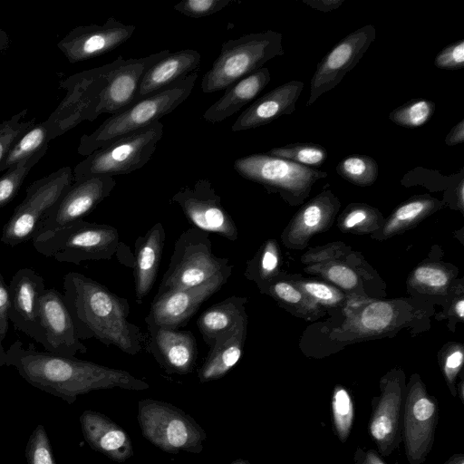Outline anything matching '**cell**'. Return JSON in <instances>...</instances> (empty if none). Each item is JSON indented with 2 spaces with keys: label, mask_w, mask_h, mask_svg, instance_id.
Returning a JSON list of instances; mask_svg holds the SVG:
<instances>
[{
  "label": "cell",
  "mask_w": 464,
  "mask_h": 464,
  "mask_svg": "<svg viewBox=\"0 0 464 464\" xmlns=\"http://www.w3.org/2000/svg\"><path fill=\"white\" fill-rule=\"evenodd\" d=\"M14 367L29 384L72 404L79 395L120 388L143 391L150 385L130 372L75 357L26 348L17 340L6 351V364Z\"/></svg>",
  "instance_id": "1"
},
{
  "label": "cell",
  "mask_w": 464,
  "mask_h": 464,
  "mask_svg": "<svg viewBox=\"0 0 464 464\" xmlns=\"http://www.w3.org/2000/svg\"><path fill=\"white\" fill-rule=\"evenodd\" d=\"M63 299L80 340L96 339L136 355L144 342L139 326L128 320V300L78 272L63 276Z\"/></svg>",
  "instance_id": "2"
},
{
  "label": "cell",
  "mask_w": 464,
  "mask_h": 464,
  "mask_svg": "<svg viewBox=\"0 0 464 464\" xmlns=\"http://www.w3.org/2000/svg\"><path fill=\"white\" fill-rule=\"evenodd\" d=\"M198 72L173 82L107 118L95 130L80 138L77 152L89 156L96 150L169 114L191 94Z\"/></svg>",
  "instance_id": "3"
},
{
  "label": "cell",
  "mask_w": 464,
  "mask_h": 464,
  "mask_svg": "<svg viewBox=\"0 0 464 464\" xmlns=\"http://www.w3.org/2000/svg\"><path fill=\"white\" fill-rule=\"evenodd\" d=\"M282 34L266 30L224 42L220 53L201 81L204 93L226 90L242 78L284 54Z\"/></svg>",
  "instance_id": "4"
},
{
  "label": "cell",
  "mask_w": 464,
  "mask_h": 464,
  "mask_svg": "<svg viewBox=\"0 0 464 464\" xmlns=\"http://www.w3.org/2000/svg\"><path fill=\"white\" fill-rule=\"evenodd\" d=\"M32 242L38 253L74 265L90 260H110L122 243L116 227L83 219L35 236Z\"/></svg>",
  "instance_id": "5"
},
{
  "label": "cell",
  "mask_w": 464,
  "mask_h": 464,
  "mask_svg": "<svg viewBox=\"0 0 464 464\" xmlns=\"http://www.w3.org/2000/svg\"><path fill=\"white\" fill-rule=\"evenodd\" d=\"M232 270L227 257L213 254L208 233L191 227L176 240L157 295L198 286L219 275L232 274Z\"/></svg>",
  "instance_id": "6"
},
{
  "label": "cell",
  "mask_w": 464,
  "mask_h": 464,
  "mask_svg": "<svg viewBox=\"0 0 464 464\" xmlns=\"http://www.w3.org/2000/svg\"><path fill=\"white\" fill-rule=\"evenodd\" d=\"M163 130V123L159 121L96 150L74 167L73 180L98 175H125L141 169L155 152Z\"/></svg>",
  "instance_id": "7"
},
{
  "label": "cell",
  "mask_w": 464,
  "mask_h": 464,
  "mask_svg": "<svg viewBox=\"0 0 464 464\" xmlns=\"http://www.w3.org/2000/svg\"><path fill=\"white\" fill-rule=\"evenodd\" d=\"M138 422L143 437L168 453H199L207 438L196 420L179 408L161 401L138 402Z\"/></svg>",
  "instance_id": "8"
},
{
  "label": "cell",
  "mask_w": 464,
  "mask_h": 464,
  "mask_svg": "<svg viewBox=\"0 0 464 464\" xmlns=\"http://www.w3.org/2000/svg\"><path fill=\"white\" fill-rule=\"evenodd\" d=\"M72 182V169L65 166L29 185L25 198L3 227L1 242L14 246L32 239Z\"/></svg>",
  "instance_id": "9"
},
{
  "label": "cell",
  "mask_w": 464,
  "mask_h": 464,
  "mask_svg": "<svg viewBox=\"0 0 464 464\" xmlns=\"http://www.w3.org/2000/svg\"><path fill=\"white\" fill-rule=\"evenodd\" d=\"M115 63L116 59L110 63L74 73L60 82V88L65 90L66 94L43 122L50 140L69 131L83 121H92L96 119L98 96Z\"/></svg>",
  "instance_id": "10"
},
{
  "label": "cell",
  "mask_w": 464,
  "mask_h": 464,
  "mask_svg": "<svg viewBox=\"0 0 464 464\" xmlns=\"http://www.w3.org/2000/svg\"><path fill=\"white\" fill-rule=\"evenodd\" d=\"M234 169L243 178L263 185L266 188L279 191L284 196L301 197L312 185L327 173L318 169L305 167L267 153H254L239 158Z\"/></svg>",
  "instance_id": "11"
},
{
  "label": "cell",
  "mask_w": 464,
  "mask_h": 464,
  "mask_svg": "<svg viewBox=\"0 0 464 464\" xmlns=\"http://www.w3.org/2000/svg\"><path fill=\"white\" fill-rule=\"evenodd\" d=\"M439 404L421 382L411 380L405 390L401 442L409 464H423L432 450Z\"/></svg>",
  "instance_id": "12"
},
{
  "label": "cell",
  "mask_w": 464,
  "mask_h": 464,
  "mask_svg": "<svg viewBox=\"0 0 464 464\" xmlns=\"http://www.w3.org/2000/svg\"><path fill=\"white\" fill-rule=\"evenodd\" d=\"M170 202L179 206L193 227L205 232L217 233L235 242L238 230L230 214L225 209L221 197L210 180L200 179L193 186L178 190Z\"/></svg>",
  "instance_id": "13"
},
{
  "label": "cell",
  "mask_w": 464,
  "mask_h": 464,
  "mask_svg": "<svg viewBox=\"0 0 464 464\" xmlns=\"http://www.w3.org/2000/svg\"><path fill=\"white\" fill-rule=\"evenodd\" d=\"M375 38V27L367 24L338 42L317 64L310 82L306 106L312 105L322 94L339 84L362 58Z\"/></svg>",
  "instance_id": "14"
},
{
  "label": "cell",
  "mask_w": 464,
  "mask_h": 464,
  "mask_svg": "<svg viewBox=\"0 0 464 464\" xmlns=\"http://www.w3.org/2000/svg\"><path fill=\"white\" fill-rule=\"evenodd\" d=\"M400 376L385 378L381 394L373 398L368 433L382 457H389L401 443L405 385Z\"/></svg>",
  "instance_id": "15"
},
{
  "label": "cell",
  "mask_w": 464,
  "mask_h": 464,
  "mask_svg": "<svg viewBox=\"0 0 464 464\" xmlns=\"http://www.w3.org/2000/svg\"><path fill=\"white\" fill-rule=\"evenodd\" d=\"M115 186L114 178L104 175L73 180L69 189L42 221L34 237L82 219L110 196Z\"/></svg>",
  "instance_id": "16"
},
{
  "label": "cell",
  "mask_w": 464,
  "mask_h": 464,
  "mask_svg": "<svg viewBox=\"0 0 464 464\" xmlns=\"http://www.w3.org/2000/svg\"><path fill=\"white\" fill-rule=\"evenodd\" d=\"M169 53L166 49L146 57L127 60L118 56L98 96L95 117L102 113L113 115L131 106L147 71Z\"/></svg>",
  "instance_id": "17"
},
{
  "label": "cell",
  "mask_w": 464,
  "mask_h": 464,
  "mask_svg": "<svg viewBox=\"0 0 464 464\" xmlns=\"http://www.w3.org/2000/svg\"><path fill=\"white\" fill-rule=\"evenodd\" d=\"M135 29L134 25L125 24L111 16L102 24L72 29L57 43V47L71 63H76L115 50L132 36Z\"/></svg>",
  "instance_id": "18"
},
{
  "label": "cell",
  "mask_w": 464,
  "mask_h": 464,
  "mask_svg": "<svg viewBox=\"0 0 464 464\" xmlns=\"http://www.w3.org/2000/svg\"><path fill=\"white\" fill-rule=\"evenodd\" d=\"M38 318L46 352L66 357L87 352L77 336L62 293L53 288L43 292L39 297Z\"/></svg>",
  "instance_id": "19"
},
{
  "label": "cell",
  "mask_w": 464,
  "mask_h": 464,
  "mask_svg": "<svg viewBox=\"0 0 464 464\" xmlns=\"http://www.w3.org/2000/svg\"><path fill=\"white\" fill-rule=\"evenodd\" d=\"M231 274H223L195 287L156 295L145 322L172 329L184 326L199 306L218 292Z\"/></svg>",
  "instance_id": "20"
},
{
  "label": "cell",
  "mask_w": 464,
  "mask_h": 464,
  "mask_svg": "<svg viewBox=\"0 0 464 464\" xmlns=\"http://www.w3.org/2000/svg\"><path fill=\"white\" fill-rule=\"evenodd\" d=\"M44 279L31 268H21L8 285L9 321L15 330L44 345V335L38 318L39 297L45 290Z\"/></svg>",
  "instance_id": "21"
},
{
  "label": "cell",
  "mask_w": 464,
  "mask_h": 464,
  "mask_svg": "<svg viewBox=\"0 0 464 464\" xmlns=\"http://www.w3.org/2000/svg\"><path fill=\"white\" fill-rule=\"evenodd\" d=\"M149 350L168 373L188 374L197 361V343L190 331L172 329L147 323Z\"/></svg>",
  "instance_id": "22"
},
{
  "label": "cell",
  "mask_w": 464,
  "mask_h": 464,
  "mask_svg": "<svg viewBox=\"0 0 464 464\" xmlns=\"http://www.w3.org/2000/svg\"><path fill=\"white\" fill-rule=\"evenodd\" d=\"M304 89V82L289 81L256 99L237 117L232 131H241L266 125L295 110V104Z\"/></svg>",
  "instance_id": "23"
},
{
  "label": "cell",
  "mask_w": 464,
  "mask_h": 464,
  "mask_svg": "<svg viewBox=\"0 0 464 464\" xmlns=\"http://www.w3.org/2000/svg\"><path fill=\"white\" fill-rule=\"evenodd\" d=\"M80 423L84 440L95 451L119 463L133 456L129 434L106 415L87 410L80 416Z\"/></svg>",
  "instance_id": "24"
},
{
  "label": "cell",
  "mask_w": 464,
  "mask_h": 464,
  "mask_svg": "<svg viewBox=\"0 0 464 464\" xmlns=\"http://www.w3.org/2000/svg\"><path fill=\"white\" fill-rule=\"evenodd\" d=\"M200 62V53L193 49L169 53L147 71L133 103L198 72Z\"/></svg>",
  "instance_id": "25"
},
{
  "label": "cell",
  "mask_w": 464,
  "mask_h": 464,
  "mask_svg": "<svg viewBox=\"0 0 464 464\" xmlns=\"http://www.w3.org/2000/svg\"><path fill=\"white\" fill-rule=\"evenodd\" d=\"M166 233L160 222L153 225L135 241L134 285L138 303L150 292L158 276Z\"/></svg>",
  "instance_id": "26"
},
{
  "label": "cell",
  "mask_w": 464,
  "mask_h": 464,
  "mask_svg": "<svg viewBox=\"0 0 464 464\" xmlns=\"http://www.w3.org/2000/svg\"><path fill=\"white\" fill-rule=\"evenodd\" d=\"M271 75L267 67H262L242 78L225 90L224 94L209 106L203 119L218 123L231 117L252 102L269 83Z\"/></svg>",
  "instance_id": "27"
},
{
  "label": "cell",
  "mask_w": 464,
  "mask_h": 464,
  "mask_svg": "<svg viewBox=\"0 0 464 464\" xmlns=\"http://www.w3.org/2000/svg\"><path fill=\"white\" fill-rule=\"evenodd\" d=\"M246 323L247 318L218 338L209 347L198 375L201 383L224 377L238 362L243 353Z\"/></svg>",
  "instance_id": "28"
},
{
  "label": "cell",
  "mask_w": 464,
  "mask_h": 464,
  "mask_svg": "<svg viewBox=\"0 0 464 464\" xmlns=\"http://www.w3.org/2000/svg\"><path fill=\"white\" fill-rule=\"evenodd\" d=\"M246 297L232 295L205 310L197 320L204 342L211 347L221 335L246 319Z\"/></svg>",
  "instance_id": "29"
},
{
  "label": "cell",
  "mask_w": 464,
  "mask_h": 464,
  "mask_svg": "<svg viewBox=\"0 0 464 464\" xmlns=\"http://www.w3.org/2000/svg\"><path fill=\"white\" fill-rule=\"evenodd\" d=\"M49 141L48 131L44 123H35L23 133L8 150L0 163V171L33 156L43 147L48 145Z\"/></svg>",
  "instance_id": "30"
},
{
  "label": "cell",
  "mask_w": 464,
  "mask_h": 464,
  "mask_svg": "<svg viewBox=\"0 0 464 464\" xmlns=\"http://www.w3.org/2000/svg\"><path fill=\"white\" fill-rule=\"evenodd\" d=\"M331 412L334 431L345 443L353 426L355 408L350 392L343 386H336L333 392Z\"/></svg>",
  "instance_id": "31"
},
{
  "label": "cell",
  "mask_w": 464,
  "mask_h": 464,
  "mask_svg": "<svg viewBox=\"0 0 464 464\" xmlns=\"http://www.w3.org/2000/svg\"><path fill=\"white\" fill-rule=\"evenodd\" d=\"M48 146L43 147L33 156L10 167L0 177V208L7 205L17 195L30 170L45 155Z\"/></svg>",
  "instance_id": "32"
},
{
  "label": "cell",
  "mask_w": 464,
  "mask_h": 464,
  "mask_svg": "<svg viewBox=\"0 0 464 464\" xmlns=\"http://www.w3.org/2000/svg\"><path fill=\"white\" fill-rule=\"evenodd\" d=\"M378 170L376 160L363 154L349 155L336 166V171L341 177L359 186L372 184L378 177Z\"/></svg>",
  "instance_id": "33"
},
{
  "label": "cell",
  "mask_w": 464,
  "mask_h": 464,
  "mask_svg": "<svg viewBox=\"0 0 464 464\" xmlns=\"http://www.w3.org/2000/svg\"><path fill=\"white\" fill-rule=\"evenodd\" d=\"M267 154L314 169L322 166L327 159V151L323 146L310 142L275 147Z\"/></svg>",
  "instance_id": "34"
},
{
  "label": "cell",
  "mask_w": 464,
  "mask_h": 464,
  "mask_svg": "<svg viewBox=\"0 0 464 464\" xmlns=\"http://www.w3.org/2000/svg\"><path fill=\"white\" fill-rule=\"evenodd\" d=\"M434 111L435 103L432 101L412 99L391 111L389 119L401 127L418 128L427 123Z\"/></svg>",
  "instance_id": "35"
},
{
  "label": "cell",
  "mask_w": 464,
  "mask_h": 464,
  "mask_svg": "<svg viewBox=\"0 0 464 464\" xmlns=\"http://www.w3.org/2000/svg\"><path fill=\"white\" fill-rule=\"evenodd\" d=\"M27 111V109H24L0 122V163L19 137L35 124V117L29 121H23Z\"/></svg>",
  "instance_id": "36"
},
{
  "label": "cell",
  "mask_w": 464,
  "mask_h": 464,
  "mask_svg": "<svg viewBox=\"0 0 464 464\" xmlns=\"http://www.w3.org/2000/svg\"><path fill=\"white\" fill-rule=\"evenodd\" d=\"M28 464H56L51 443L43 425H37L25 448Z\"/></svg>",
  "instance_id": "37"
},
{
  "label": "cell",
  "mask_w": 464,
  "mask_h": 464,
  "mask_svg": "<svg viewBox=\"0 0 464 464\" xmlns=\"http://www.w3.org/2000/svg\"><path fill=\"white\" fill-rule=\"evenodd\" d=\"M277 265L276 247L272 242H267L257 258L248 262L245 276L250 280H263L276 271Z\"/></svg>",
  "instance_id": "38"
},
{
  "label": "cell",
  "mask_w": 464,
  "mask_h": 464,
  "mask_svg": "<svg viewBox=\"0 0 464 464\" xmlns=\"http://www.w3.org/2000/svg\"><path fill=\"white\" fill-rule=\"evenodd\" d=\"M237 0H182L173 10L191 18H201L214 14Z\"/></svg>",
  "instance_id": "39"
},
{
  "label": "cell",
  "mask_w": 464,
  "mask_h": 464,
  "mask_svg": "<svg viewBox=\"0 0 464 464\" xmlns=\"http://www.w3.org/2000/svg\"><path fill=\"white\" fill-rule=\"evenodd\" d=\"M392 319V309L384 302L372 303L368 305L362 314V325L370 330H382L386 327Z\"/></svg>",
  "instance_id": "40"
},
{
  "label": "cell",
  "mask_w": 464,
  "mask_h": 464,
  "mask_svg": "<svg viewBox=\"0 0 464 464\" xmlns=\"http://www.w3.org/2000/svg\"><path fill=\"white\" fill-rule=\"evenodd\" d=\"M434 64L444 70H459L464 67V40L444 47L435 57Z\"/></svg>",
  "instance_id": "41"
},
{
  "label": "cell",
  "mask_w": 464,
  "mask_h": 464,
  "mask_svg": "<svg viewBox=\"0 0 464 464\" xmlns=\"http://www.w3.org/2000/svg\"><path fill=\"white\" fill-rule=\"evenodd\" d=\"M432 207V201L425 198H416L401 206L394 213L396 220L408 221L421 215L427 208Z\"/></svg>",
  "instance_id": "42"
},
{
  "label": "cell",
  "mask_w": 464,
  "mask_h": 464,
  "mask_svg": "<svg viewBox=\"0 0 464 464\" xmlns=\"http://www.w3.org/2000/svg\"><path fill=\"white\" fill-rule=\"evenodd\" d=\"M414 276L420 283L433 287L444 286L448 282V277L443 271L430 266L417 268Z\"/></svg>",
  "instance_id": "43"
},
{
  "label": "cell",
  "mask_w": 464,
  "mask_h": 464,
  "mask_svg": "<svg viewBox=\"0 0 464 464\" xmlns=\"http://www.w3.org/2000/svg\"><path fill=\"white\" fill-rule=\"evenodd\" d=\"M328 277L340 286L351 289L357 284L355 273L343 266L336 265L332 266L327 273Z\"/></svg>",
  "instance_id": "44"
},
{
  "label": "cell",
  "mask_w": 464,
  "mask_h": 464,
  "mask_svg": "<svg viewBox=\"0 0 464 464\" xmlns=\"http://www.w3.org/2000/svg\"><path fill=\"white\" fill-rule=\"evenodd\" d=\"M10 301L8 285L0 273V331L7 334L9 326V312Z\"/></svg>",
  "instance_id": "45"
},
{
  "label": "cell",
  "mask_w": 464,
  "mask_h": 464,
  "mask_svg": "<svg viewBox=\"0 0 464 464\" xmlns=\"http://www.w3.org/2000/svg\"><path fill=\"white\" fill-rule=\"evenodd\" d=\"M271 290L279 299L288 303H297L302 298L301 294L294 286L283 281L275 283Z\"/></svg>",
  "instance_id": "46"
},
{
  "label": "cell",
  "mask_w": 464,
  "mask_h": 464,
  "mask_svg": "<svg viewBox=\"0 0 464 464\" xmlns=\"http://www.w3.org/2000/svg\"><path fill=\"white\" fill-rule=\"evenodd\" d=\"M304 288L307 291V293H309L316 299L328 303L333 302V300L335 299V295L333 290L323 284L306 283L304 285Z\"/></svg>",
  "instance_id": "47"
},
{
  "label": "cell",
  "mask_w": 464,
  "mask_h": 464,
  "mask_svg": "<svg viewBox=\"0 0 464 464\" xmlns=\"http://www.w3.org/2000/svg\"><path fill=\"white\" fill-rule=\"evenodd\" d=\"M354 464H386L379 453L373 450H364L358 447L353 455Z\"/></svg>",
  "instance_id": "48"
},
{
  "label": "cell",
  "mask_w": 464,
  "mask_h": 464,
  "mask_svg": "<svg viewBox=\"0 0 464 464\" xmlns=\"http://www.w3.org/2000/svg\"><path fill=\"white\" fill-rule=\"evenodd\" d=\"M343 0H303V3L324 13H329L333 10L339 8Z\"/></svg>",
  "instance_id": "49"
},
{
  "label": "cell",
  "mask_w": 464,
  "mask_h": 464,
  "mask_svg": "<svg viewBox=\"0 0 464 464\" xmlns=\"http://www.w3.org/2000/svg\"><path fill=\"white\" fill-rule=\"evenodd\" d=\"M464 141V120L455 124L445 138L448 146H455Z\"/></svg>",
  "instance_id": "50"
},
{
  "label": "cell",
  "mask_w": 464,
  "mask_h": 464,
  "mask_svg": "<svg viewBox=\"0 0 464 464\" xmlns=\"http://www.w3.org/2000/svg\"><path fill=\"white\" fill-rule=\"evenodd\" d=\"M367 218V213L362 208H356L349 213L344 220V225L347 227H353L363 222Z\"/></svg>",
  "instance_id": "51"
},
{
  "label": "cell",
  "mask_w": 464,
  "mask_h": 464,
  "mask_svg": "<svg viewBox=\"0 0 464 464\" xmlns=\"http://www.w3.org/2000/svg\"><path fill=\"white\" fill-rule=\"evenodd\" d=\"M9 46V37L7 34L0 28V54L7 50Z\"/></svg>",
  "instance_id": "52"
},
{
  "label": "cell",
  "mask_w": 464,
  "mask_h": 464,
  "mask_svg": "<svg viewBox=\"0 0 464 464\" xmlns=\"http://www.w3.org/2000/svg\"><path fill=\"white\" fill-rule=\"evenodd\" d=\"M6 334L0 331V366L6 364V351L3 346V341L5 339Z\"/></svg>",
  "instance_id": "53"
},
{
  "label": "cell",
  "mask_w": 464,
  "mask_h": 464,
  "mask_svg": "<svg viewBox=\"0 0 464 464\" xmlns=\"http://www.w3.org/2000/svg\"><path fill=\"white\" fill-rule=\"evenodd\" d=\"M441 464H464V454L456 453L450 456L446 461Z\"/></svg>",
  "instance_id": "54"
},
{
  "label": "cell",
  "mask_w": 464,
  "mask_h": 464,
  "mask_svg": "<svg viewBox=\"0 0 464 464\" xmlns=\"http://www.w3.org/2000/svg\"><path fill=\"white\" fill-rule=\"evenodd\" d=\"M455 311L459 317L464 316V300H459L455 305Z\"/></svg>",
  "instance_id": "55"
},
{
  "label": "cell",
  "mask_w": 464,
  "mask_h": 464,
  "mask_svg": "<svg viewBox=\"0 0 464 464\" xmlns=\"http://www.w3.org/2000/svg\"><path fill=\"white\" fill-rule=\"evenodd\" d=\"M229 464H251L247 459H238Z\"/></svg>",
  "instance_id": "56"
},
{
  "label": "cell",
  "mask_w": 464,
  "mask_h": 464,
  "mask_svg": "<svg viewBox=\"0 0 464 464\" xmlns=\"http://www.w3.org/2000/svg\"><path fill=\"white\" fill-rule=\"evenodd\" d=\"M394 464H399L397 461Z\"/></svg>",
  "instance_id": "57"
}]
</instances>
